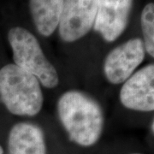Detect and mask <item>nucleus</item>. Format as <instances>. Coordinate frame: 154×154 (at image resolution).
<instances>
[{"mask_svg": "<svg viewBox=\"0 0 154 154\" xmlns=\"http://www.w3.org/2000/svg\"><path fill=\"white\" fill-rule=\"evenodd\" d=\"M99 0H64L58 24L60 38L68 43L86 36L94 28Z\"/></svg>", "mask_w": 154, "mask_h": 154, "instance_id": "obj_4", "label": "nucleus"}, {"mask_svg": "<svg viewBox=\"0 0 154 154\" xmlns=\"http://www.w3.org/2000/svg\"><path fill=\"white\" fill-rule=\"evenodd\" d=\"M133 0H99L94 28L106 42H114L125 31Z\"/></svg>", "mask_w": 154, "mask_h": 154, "instance_id": "obj_7", "label": "nucleus"}, {"mask_svg": "<svg viewBox=\"0 0 154 154\" xmlns=\"http://www.w3.org/2000/svg\"><path fill=\"white\" fill-rule=\"evenodd\" d=\"M64 0H29L33 24L39 34L49 37L58 28Z\"/></svg>", "mask_w": 154, "mask_h": 154, "instance_id": "obj_9", "label": "nucleus"}, {"mask_svg": "<svg viewBox=\"0 0 154 154\" xmlns=\"http://www.w3.org/2000/svg\"><path fill=\"white\" fill-rule=\"evenodd\" d=\"M57 109L71 141L85 147L99 141L104 130L105 116L95 99L82 92L70 90L61 95Z\"/></svg>", "mask_w": 154, "mask_h": 154, "instance_id": "obj_1", "label": "nucleus"}, {"mask_svg": "<svg viewBox=\"0 0 154 154\" xmlns=\"http://www.w3.org/2000/svg\"><path fill=\"white\" fill-rule=\"evenodd\" d=\"M150 127H152V133L153 134L154 133V122H153V119L152 120V122H151V126Z\"/></svg>", "mask_w": 154, "mask_h": 154, "instance_id": "obj_11", "label": "nucleus"}, {"mask_svg": "<svg viewBox=\"0 0 154 154\" xmlns=\"http://www.w3.org/2000/svg\"><path fill=\"white\" fill-rule=\"evenodd\" d=\"M140 24L143 34V44L152 57H154V4L149 3L145 6L140 16Z\"/></svg>", "mask_w": 154, "mask_h": 154, "instance_id": "obj_10", "label": "nucleus"}, {"mask_svg": "<svg viewBox=\"0 0 154 154\" xmlns=\"http://www.w3.org/2000/svg\"><path fill=\"white\" fill-rule=\"evenodd\" d=\"M0 154H4V149L0 146Z\"/></svg>", "mask_w": 154, "mask_h": 154, "instance_id": "obj_12", "label": "nucleus"}, {"mask_svg": "<svg viewBox=\"0 0 154 154\" xmlns=\"http://www.w3.org/2000/svg\"><path fill=\"white\" fill-rule=\"evenodd\" d=\"M8 149L10 154H46L44 132L34 123L18 122L9 133Z\"/></svg>", "mask_w": 154, "mask_h": 154, "instance_id": "obj_8", "label": "nucleus"}, {"mask_svg": "<svg viewBox=\"0 0 154 154\" xmlns=\"http://www.w3.org/2000/svg\"><path fill=\"white\" fill-rule=\"evenodd\" d=\"M130 154H142V153H130Z\"/></svg>", "mask_w": 154, "mask_h": 154, "instance_id": "obj_13", "label": "nucleus"}, {"mask_svg": "<svg viewBox=\"0 0 154 154\" xmlns=\"http://www.w3.org/2000/svg\"><path fill=\"white\" fill-rule=\"evenodd\" d=\"M120 101L127 109L151 112L154 110V64L149 63L134 72L123 82Z\"/></svg>", "mask_w": 154, "mask_h": 154, "instance_id": "obj_6", "label": "nucleus"}, {"mask_svg": "<svg viewBox=\"0 0 154 154\" xmlns=\"http://www.w3.org/2000/svg\"><path fill=\"white\" fill-rule=\"evenodd\" d=\"M14 64L28 72L45 88H55L59 84L56 68L45 55L37 38L22 27L12 28L8 33Z\"/></svg>", "mask_w": 154, "mask_h": 154, "instance_id": "obj_3", "label": "nucleus"}, {"mask_svg": "<svg viewBox=\"0 0 154 154\" xmlns=\"http://www.w3.org/2000/svg\"><path fill=\"white\" fill-rule=\"evenodd\" d=\"M145 57L146 49L141 38L127 40L111 50L106 56L103 64L105 78L114 85L123 83L141 64Z\"/></svg>", "mask_w": 154, "mask_h": 154, "instance_id": "obj_5", "label": "nucleus"}, {"mask_svg": "<svg viewBox=\"0 0 154 154\" xmlns=\"http://www.w3.org/2000/svg\"><path fill=\"white\" fill-rule=\"evenodd\" d=\"M0 99L10 113L20 116L38 115L44 104L38 79L14 63L0 69Z\"/></svg>", "mask_w": 154, "mask_h": 154, "instance_id": "obj_2", "label": "nucleus"}]
</instances>
